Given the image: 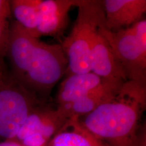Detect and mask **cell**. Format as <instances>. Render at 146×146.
<instances>
[{
  "label": "cell",
  "mask_w": 146,
  "mask_h": 146,
  "mask_svg": "<svg viewBox=\"0 0 146 146\" xmlns=\"http://www.w3.org/2000/svg\"><path fill=\"white\" fill-rule=\"evenodd\" d=\"M6 58L11 75L43 102L68 69L61 44L41 41L15 21L11 23Z\"/></svg>",
  "instance_id": "cell-1"
},
{
  "label": "cell",
  "mask_w": 146,
  "mask_h": 146,
  "mask_svg": "<svg viewBox=\"0 0 146 146\" xmlns=\"http://www.w3.org/2000/svg\"><path fill=\"white\" fill-rule=\"evenodd\" d=\"M145 108L146 83L127 81L112 99L78 118L106 146H146Z\"/></svg>",
  "instance_id": "cell-2"
},
{
  "label": "cell",
  "mask_w": 146,
  "mask_h": 146,
  "mask_svg": "<svg viewBox=\"0 0 146 146\" xmlns=\"http://www.w3.org/2000/svg\"><path fill=\"white\" fill-rule=\"evenodd\" d=\"M77 17L72 30L61 43L68 60V74L90 72L91 49L99 28L104 24L102 1L77 0Z\"/></svg>",
  "instance_id": "cell-3"
},
{
  "label": "cell",
  "mask_w": 146,
  "mask_h": 146,
  "mask_svg": "<svg viewBox=\"0 0 146 146\" xmlns=\"http://www.w3.org/2000/svg\"><path fill=\"white\" fill-rule=\"evenodd\" d=\"M100 33L106 39L121 65L128 81L146 83V20L129 28L110 31L104 24Z\"/></svg>",
  "instance_id": "cell-4"
},
{
  "label": "cell",
  "mask_w": 146,
  "mask_h": 146,
  "mask_svg": "<svg viewBox=\"0 0 146 146\" xmlns=\"http://www.w3.org/2000/svg\"><path fill=\"white\" fill-rule=\"evenodd\" d=\"M43 103L10 73L0 76V141L13 139L29 114Z\"/></svg>",
  "instance_id": "cell-5"
},
{
  "label": "cell",
  "mask_w": 146,
  "mask_h": 146,
  "mask_svg": "<svg viewBox=\"0 0 146 146\" xmlns=\"http://www.w3.org/2000/svg\"><path fill=\"white\" fill-rule=\"evenodd\" d=\"M68 119L44 103L36 106L24 122L13 139L21 146H45Z\"/></svg>",
  "instance_id": "cell-6"
},
{
  "label": "cell",
  "mask_w": 146,
  "mask_h": 146,
  "mask_svg": "<svg viewBox=\"0 0 146 146\" xmlns=\"http://www.w3.org/2000/svg\"><path fill=\"white\" fill-rule=\"evenodd\" d=\"M89 68L90 72L99 76L104 83L117 90L128 81L121 65L99 30L91 46Z\"/></svg>",
  "instance_id": "cell-7"
},
{
  "label": "cell",
  "mask_w": 146,
  "mask_h": 146,
  "mask_svg": "<svg viewBox=\"0 0 146 146\" xmlns=\"http://www.w3.org/2000/svg\"><path fill=\"white\" fill-rule=\"evenodd\" d=\"M104 27L110 31H118L143 19L145 0H104Z\"/></svg>",
  "instance_id": "cell-8"
},
{
  "label": "cell",
  "mask_w": 146,
  "mask_h": 146,
  "mask_svg": "<svg viewBox=\"0 0 146 146\" xmlns=\"http://www.w3.org/2000/svg\"><path fill=\"white\" fill-rule=\"evenodd\" d=\"M77 0H41L39 8L38 33L41 36H58L64 31L68 14Z\"/></svg>",
  "instance_id": "cell-9"
},
{
  "label": "cell",
  "mask_w": 146,
  "mask_h": 146,
  "mask_svg": "<svg viewBox=\"0 0 146 146\" xmlns=\"http://www.w3.org/2000/svg\"><path fill=\"white\" fill-rule=\"evenodd\" d=\"M119 90L102 83L100 86L76 101L58 106L57 108L68 119L72 117H82L90 114L100 106L112 99Z\"/></svg>",
  "instance_id": "cell-10"
},
{
  "label": "cell",
  "mask_w": 146,
  "mask_h": 146,
  "mask_svg": "<svg viewBox=\"0 0 146 146\" xmlns=\"http://www.w3.org/2000/svg\"><path fill=\"white\" fill-rule=\"evenodd\" d=\"M103 83L94 73L71 74L60 84L56 103L57 106L76 101Z\"/></svg>",
  "instance_id": "cell-11"
},
{
  "label": "cell",
  "mask_w": 146,
  "mask_h": 146,
  "mask_svg": "<svg viewBox=\"0 0 146 146\" xmlns=\"http://www.w3.org/2000/svg\"><path fill=\"white\" fill-rule=\"evenodd\" d=\"M45 146H106L82 125L78 117L66 122Z\"/></svg>",
  "instance_id": "cell-12"
},
{
  "label": "cell",
  "mask_w": 146,
  "mask_h": 146,
  "mask_svg": "<svg viewBox=\"0 0 146 146\" xmlns=\"http://www.w3.org/2000/svg\"><path fill=\"white\" fill-rule=\"evenodd\" d=\"M41 0H12L10 1V10L15 21L36 37L38 33L39 8Z\"/></svg>",
  "instance_id": "cell-13"
},
{
  "label": "cell",
  "mask_w": 146,
  "mask_h": 146,
  "mask_svg": "<svg viewBox=\"0 0 146 146\" xmlns=\"http://www.w3.org/2000/svg\"><path fill=\"white\" fill-rule=\"evenodd\" d=\"M10 1L0 0V76L8 74L5 60L7 56V49L11 25Z\"/></svg>",
  "instance_id": "cell-14"
},
{
  "label": "cell",
  "mask_w": 146,
  "mask_h": 146,
  "mask_svg": "<svg viewBox=\"0 0 146 146\" xmlns=\"http://www.w3.org/2000/svg\"><path fill=\"white\" fill-rule=\"evenodd\" d=\"M0 146H21V145L14 141H0Z\"/></svg>",
  "instance_id": "cell-15"
}]
</instances>
